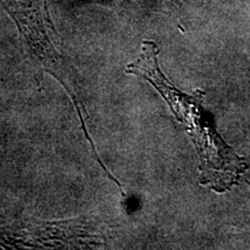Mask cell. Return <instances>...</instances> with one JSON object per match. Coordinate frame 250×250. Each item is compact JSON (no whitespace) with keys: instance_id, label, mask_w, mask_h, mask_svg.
Returning <instances> with one entry per match:
<instances>
[{"instance_id":"obj_1","label":"cell","mask_w":250,"mask_h":250,"mask_svg":"<svg viewBox=\"0 0 250 250\" xmlns=\"http://www.w3.org/2000/svg\"><path fill=\"white\" fill-rule=\"evenodd\" d=\"M158 54L154 42L144 41L142 54L127 65L126 73L148 81L186 127L198 153L202 183L218 191L229 189L239 181L245 162L215 132L202 104L204 93L196 90L192 95H187L171 85L159 67Z\"/></svg>"},{"instance_id":"obj_2","label":"cell","mask_w":250,"mask_h":250,"mask_svg":"<svg viewBox=\"0 0 250 250\" xmlns=\"http://www.w3.org/2000/svg\"><path fill=\"white\" fill-rule=\"evenodd\" d=\"M5 5L26 41L28 49L42 62L45 70L62 83L76 105L81 124H86L88 115L72 81L70 70L56 48V33L46 11L45 0H5Z\"/></svg>"}]
</instances>
